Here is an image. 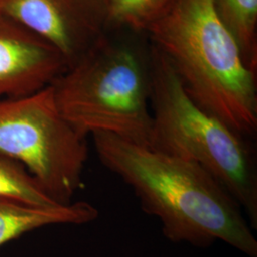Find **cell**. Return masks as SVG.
Masks as SVG:
<instances>
[{
    "mask_svg": "<svg viewBox=\"0 0 257 257\" xmlns=\"http://www.w3.org/2000/svg\"><path fill=\"white\" fill-rule=\"evenodd\" d=\"M67 68L55 47L0 12V101L46 88Z\"/></svg>",
    "mask_w": 257,
    "mask_h": 257,
    "instance_id": "7",
    "label": "cell"
},
{
    "mask_svg": "<svg viewBox=\"0 0 257 257\" xmlns=\"http://www.w3.org/2000/svg\"><path fill=\"white\" fill-rule=\"evenodd\" d=\"M51 86L60 113L83 136L108 133L150 146V65L132 47L103 37Z\"/></svg>",
    "mask_w": 257,
    "mask_h": 257,
    "instance_id": "4",
    "label": "cell"
},
{
    "mask_svg": "<svg viewBox=\"0 0 257 257\" xmlns=\"http://www.w3.org/2000/svg\"><path fill=\"white\" fill-rule=\"evenodd\" d=\"M175 0H108L110 23L147 31Z\"/></svg>",
    "mask_w": 257,
    "mask_h": 257,
    "instance_id": "11",
    "label": "cell"
},
{
    "mask_svg": "<svg viewBox=\"0 0 257 257\" xmlns=\"http://www.w3.org/2000/svg\"><path fill=\"white\" fill-rule=\"evenodd\" d=\"M146 32L195 104L242 137L255 138V70L246 64L213 0H175Z\"/></svg>",
    "mask_w": 257,
    "mask_h": 257,
    "instance_id": "2",
    "label": "cell"
},
{
    "mask_svg": "<svg viewBox=\"0 0 257 257\" xmlns=\"http://www.w3.org/2000/svg\"><path fill=\"white\" fill-rule=\"evenodd\" d=\"M0 198L33 206L60 205L19 162L0 154Z\"/></svg>",
    "mask_w": 257,
    "mask_h": 257,
    "instance_id": "10",
    "label": "cell"
},
{
    "mask_svg": "<svg viewBox=\"0 0 257 257\" xmlns=\"http://www.w3.org/2000/svg\"><path fill=\"white\" fill-rule=\"evenodd\" d=\"M153 126L149 147L201 166L237 201L257 229V166L252 140L201 109L169 59L153 46L149 59Z\"/></svg>",
    "mask_w": 257,
    "mask_h": 257,
    "instance_id": "3",
    "label": "cell"
},
{
    "mask_svg": "<svg viewBox=\"0 0 257 257\" xmlns=\"http://www.w3.org/2000/svg\"><path fill=\"white\" fill-rule=\"evenodd\" d=\"M98 215L92 204L84 201L39 207L0 198V247L43 227L83 225Z\"/></svg>",
    "mask_w": 257,
    "mask_h": 257,
    "instance_id": "8",
    "label": "cell"
},
{
    "mask_svg": "<svg viewBox=\"0 0 257 257\" xmlns=\"http://www.w3.org/2000/svg\"><path fill=\"white\" fill-rule=\"evenodd\" d=\"M0 154L24 166L57 204H71L83 187L87 137L62 116L51 85L0 101Z\"/></svg>",
    "mask_w": 257,
    "mask_h": 257,
    "instance_id": "5",
    "label": "cell"
},
{
    "mask_svg": "<svg viewBox=\"0 0 257 257\" xmlns=\"http://www.w3.org/2000/svg\"><path fill=\"white\" fill-rule=\"evenodd\" d=\"M1 4H2V0H0V10H1ZM1 12V11H0Z\"/></svg>",
    "mask_w": 257,
    "mask_h": 257,
    "instance_id": "12",
    "label": "cell"
},
{
    "mask_svg": "<svg viewBox=\"0 0 257 257\" xmlns=\"http://www.w3.org/2000/svg\"><path fill=\"white\" fill-rule=\"evenodd\" d=\"M92 137L100 163L134 191L143 211L160 221L168 240L196 248L220 240L257 257V240L242 208L201 166L108 133Z\"/></svg>",
    "mask_w": 257,
    "mask_h": 257,
    "instance_id": "1",
    "label": "cell"
},
{
    "mask_svg": "<svg viewBox=\"0 0 257 257\" xmlns=\"http://www.w3.org/2000/svg\"><path fill=\"white\" fill-rule=\"evenodd\" d=\"M0 11L55 47L68 67L105 37L110 24L108 0H2Z\"/></svg>",
    "mask_w": 257,
    "mask_h": 257,
    "instance_id": "6",
    "label": "cell"
},
{
    "mask_svg": "<svg viewBox=\"0 0 257 257\" xmlns=\"http://www.w3.org/2000/svg\"><path fill=\"white\" fill-rule=\"evenodd\" d=\"M222 22L238 44L249 68H256L257 0H213Z\"/></svg>",
    "mask_w": 257,
    "mask_h": 257,
    "instance_id": "9",
    "label": "cell"
}]
</instances>
